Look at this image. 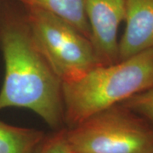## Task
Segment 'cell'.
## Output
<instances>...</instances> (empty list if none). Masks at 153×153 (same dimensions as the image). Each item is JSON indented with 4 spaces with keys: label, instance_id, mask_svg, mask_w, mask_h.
Returning a JSON list of instances; mask_svg holds the SVG:
<instances>
[{
    "label": "cell",
    "instance_id": "cell-1",
    "mask_svg": "<svg viewBox=\"0 0 153 153\" xmlns=\"http://www.w3.org/2000/svg\"><path fill=\"white\" fill-rule=\"evenodd\" d=\"M0 48L5 66L0 111L30 110L59 129L64 122L62 82L35 43L26 11L8 3H0Z\"/></svg>",
    "mask_w": 153,
    "mask_h": 153
},
{
    "label": "cell",
    "instance_id": "cell-2",
    "mask_svg": "<svg viewBox=\"0 0 153 153\" xmlns=\"http://www.w3.org/2000/svg\"><path fill=\"white\" fill-rule=\"evenodd\" d=\"M152 87L153 49L100 65L76 80L62 82L64 122L71 128Z\"/></svg>",
    "mask_w": 153,
    "mask_h": 153
},
{
    "label": "cell",
    "instance_id": "cell-3",
    "mask_svg": "<svg viewBox=\"0 0 153 153\" xmlns=\"http://www.w3.org/2000/svg\"><path fill=\"white\" fill-rule=\"evenodd\" d=\"M71 153H153V125L122 104L66 128Z\"/></svg>",
    "mask_w": 153,
    "mask_h": 153
},
{
    "label": "cell",
    "instance_id": "cell-4",
    "mask_svg": "<svg viewBox=\"0 0 153 153\" xmlns=\"http://www.w3.org/2000/svg\"><path fill=\"white\" fill-rule=\"evenodd\" d=\"M38 49L62 82H71L100 65L91 40L69 23L35 7L25 6Z\"/></svg>",
    "mask_w": 153,
    "mask_h": 153
},
{
    "label": "cell",
    "instance_id": "cell-5",
    "mask_svg": "<svg viewBox=\"0 0 153 153\" xmlns=\"http://www.w3.org/2000/svg\"><path fill=\"white\" fill-rule=\"evenodd\" d=\"M127 0H87L90 40L100 65L118 61V30L124 22Z\"/></svg>",
    "mask_w": 153,
    "mask_h": 153
},
{
    "label": "cell",
    "instance_id": "cell-6",
    "mask_svg": "<svg viewBox=\"0 0 153 153\" xmlns=\"http://www.w3.org/2000/svg\"><path fill=\"white\" fill-rule=\"evenodd\" d=\"M118 61L153 49V0H127Z\"/></svg>",
    "mask_w": 153,
    "mask_h": 153
},
{
    "label": "cell",
    "instance_id": "cell-7",
    "mask_svg": "<svg viewBox=\"0 0 153 153\" xmlns=\"http://www.w3.org/2000/svg\"><path fill=\"white\" fill-rule=\"evenodd\" d=\"M23 5L35 7L62 19L90 39L86 15L87 0H21Z\"/></svg>",
    "mask_w": 153,
    "mask_h": 153
},
{
    "label": "cell",
    "instance_id": "cell-8",
    "mask_svg": "<svg viewBox=\"0 0 153 153\" xmlns=\"http://www.w3.org/2000/svg\"><path fill=\"white\" fill-rule=\"evenodd\" d=\"M44 137L40 130L0 122V153H33Z\"/></svg>",
    "mask_w": 153,
    "mask_h": 153
},
{
    "label": "cell",
    "instance_id": "cell-9",
    "mask_svg": "<svg viewBox=\"0 0 153 153\" xmlns=\"http://www.w3.org/2000/svg\"><path fill=\"white\" fill-rule=\"evenodd\" d=\"M121 104L141 116L153 125V87L137 94Z\"/></svg>",
    "mask_w": 153,
    "mask_h": 153
},
{
    "label": "cell",
    "instance_id": "cell-10",
    "mask_svg": "<svg viewBox=\"0 0 153 153\" xmlns=\"http://www.w3.org/2000/svg\"><path fill=\"white\" fill-rule=\"evenodd\" d=\"M33 153H71L66 137V128H59L45 136Z\"/></svg>",
    "mask_w": 153,
    "mask_h": 153
},
{
    "label": "cell",
    "instance_id": "cell-11",
    "mask_svg": "<svg viewBox=\"0 0 153 153\" xmlns=\"http://www.w3.org/2000/svg\"><path fill=\"white\" fill-rule=\"evenodd\" d=\"M20 1H21V0H20Z\"/></svg>",
    "mask_w": 153,
    "mask_h": 153
}]
</instances>
